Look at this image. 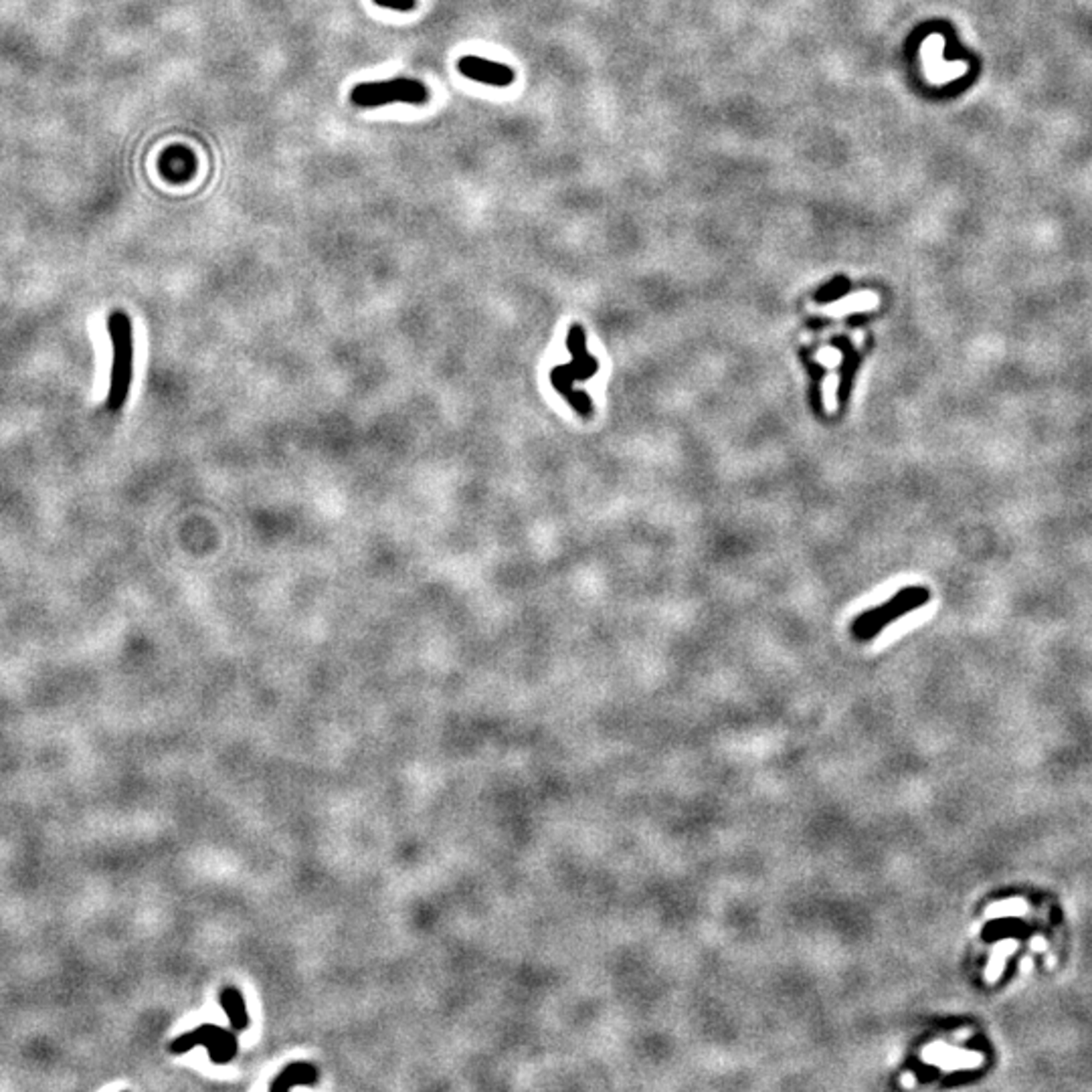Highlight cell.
Here are the masks:
<instances>
[{
    "mask_svg": "<svg viewBox=\"0 0 1092 1092\" xmlns=\"http://www.w3.org/2000/svg\"><path fill=\"white\" fill-rule=\"evenodd\" d=\"M108 334L114 348L112 373H109L108 409L118 413L125 405L134 376V332L132 320L124 310H114L108 316Z\"/></svg>",
    "mask_w": 1092,
    "mask_h": 1092,
    "instance_id": "cell-1",
    "label": "cell"
},
{
    "mask_svg": "<svg viewBox=\"0 0 1092 1092\" xmlns=\"http://www.w3.org/2000/svg\"><path fill=\"white\" fill-rule=\"evenodd\" d=\"M430 99V91L421 81L396 77L389 81L358 83L350 91V102L358 108H380L389 103H413L419 106Z\"/></svg>",
    "mask_w": 1092,
    "mask_h": 1092,
    "instance_id": "cell-2",
    "label": "cell"
},
{
    "mask_svg": "<svg viewBox=\"0 0 1092 1092\" xmlns=\"http://www.w3.org/2000/svg\"><path fill=\"white\" fill-rule=\"evenodd\" d=\"M931 599V593H928L927 587H905L901 589L895 597L886 603H882L880 607L866 611L864 615H860L854 624V634L860 637V640H870L876 634H880L886 625H890L892 621L902 618V615L911 613V611L918 609L921 605L927 603Z\"/></svg>",
    "mask_w": 1092,
    "mask_h": 1092,
    "instance_id": "cell-3",
    "label": "cell"
},
{
    "mask_svg": "<svg viewBox=\"0 0 1092 1092\" xmlns=\"http://www.w3.org/2000/svg\"><path fill=\"white\" fill-rule=\"evenodd\" d=\"M457 69L462 75H466L468 80L485 83V86L508 87L516 80V73L512 67L504 65V63L484 59V57H478V55L462 57V59L457 61Z\"/></svg>",
    "mask_w": 1092,
    "mask_h": 1092,
    "instance_id": "cell-4",
    "label": "cell"
},
{
    "mask_svg": "<svg viewBox=\"0 0 1092 1092\" xmlns=\"http://www.w3.org/2000/svg\"><path fill=\"white\" fill-rule=\"evenodd\" d=\"M551 383L558 393L564 396V401H567V403L579 413V415L585 417V419L591 417L593 413L591 399H589V395L585 393V391H577L573 386L577 380H574L571 370H568V364H561V367H555L551 370Z\"/></svg>",
    "mask_w": 1092,
    "mask_h": 1092,
    "instance_id": "cell-5",
    "label": "cell"
},
{
    "mask_svg": "<svg viewBox=\"0 0 1092 1092\" xmlns=\"http://www.w3.org/2000/svg\"><path fill=\"white\" fill-rule=\"evenodd\" d=\"M160 170L164 175L166 180L170 182H185L195 175L197 170V160L195 156L188 148H182V146H175V148H169L162 156L160 160Z\"/></svg>",
    "mask_w": 1092,
    "mask_h": 1092,
    "instance_id": "cell-6",
    "label": "cell"
},
{
    "mask_svg": "<svg viewBox=\"0 0 1092 1092\" xmlns=\"http://www.w3.org/2000/svg\"><path fill=\"white\" fill-rule=\"evenodd\" d=\"M832 344L835 348L842 352V367H840V391H838V399L840 405L848 403V396L851 391V380H854L856 373H858L860 367V354L858 350L854 348L848 338H834Z\"/></svg>",
    "mask_w": 1092,
    "mask_h": 1092,
    "instance_id": "cell-7",
    "label": "cell"
},
{
    "mask_svg": "<svg viewBox=\"0 0 1092 1092\" xmlns=\"http://www.w3.org/2000/svg\"><path fill=\"white\" fill-rule=\"evenodd\" d=\"M316 1080H318L316 1066L310 1064V1062H296V1064L287 1066L284 1073H281L278 1078L274 1080V1084H271V1090L284 1092V1090H290L291 1086H297V1084H313Z\"/></svg>",
    "mask_w": 1092,
    "mask_h": 1092,
    "instance_id": "cell-8",
    "label": "cell"
},
{
    "mask_svg": "<svg viewBox=\"0 0 1092 1092\" xmlns=\"http://www.w3.org/2000/svg\"><path fill=\"white\" fill-rule=\"evenodd\" d=\"M221 1006L223 1010L227 1012L229 1020H231V1026L235 1030H245L249 1026V1017H247V1007H245V1001L241 994H239L235 987H227V989L221 991Z\"/></svg>",
    "mask_w": 1092,
    "mask_h": 1092,
    "instance_id": "cell-9",
    "label": "cell"
},
{
    "mask_svg": "<svg viewBox=\"0 0 1092 1092\" xmlns=\"http://www.w3.org/2000/svg\"><path fill=\"white\" fill-rule=\"evenodd\" d=\"M205 1046L208 1048V1056L217 1064L229 1062L237 1054V1039H235L233 1034H227L219 1026Z\"/></svg>",
    "mask_w": 1092,
    "mask_h": 1092,
    "instance_id": "cell-10",
    "label": "cell"
},
{
    "mask_svg": "<svg viewBox=\"0 0 1092 1092\" xmlns=\"http://www.w3.org/2000/svg\"><path fill=\"white\" fill-rule=\"evenodd\" d=\"M937 1054H934V1062H939L943 1068L953 1070V1068H975V1066L981 1064L984 1056L977 1052H963V1050H949L943 1046H937Z\"/></svg>",
    "mask_w": 1092,
    "mask_h": 1092,
    "instance_id": "cell-11",
    "label": "cell"
},
{
    "mask_svg": "<svg viewBox=\"0 0 1092 1092\" xmlns=\"http://www.w3.org/2000/svg\"><path fill=\"white\" fill-rule=\"evenodd\" d=\"M1016 949H1017V940H1013V939L1000 940V943H995L994 951H991V959H989V963H987V969H985V981H987V984H995V981L1000 979V975L1003 973V969H1006L1007 957L1016 953Z\"/></svg>",
    "mask_w": 1092,
    "mask_h": 1092,
    "instance_id": "cell-12",
    "label": "cell"
},
{
    "mask_svg": "<svg viewBox=\"0 0 1092 1092\" xmlns=\"http://www.w3.org/2000/svg\"><path fill=\"white\" fill-rule=\"evenodd\" d=\"M568 370H571V374L574 376L577 383H583V380H589L595 373H597L599 363L589 352H579V354H573V360L568 363Z\"/></svg>",
    "mask_w": 1092,
    "mask_h": 1092,
    "instance_id": "cell-13",
    "label": "cell"
},
{
    "mask_svg": "<svg viewBox=\"0 0 1092 1092\" xmlns=\"http://www.w3.org/2000/svg\"><path fill=\"white\" fill-rule=\"evenodd\" d=\"M1028 911H1030V905L1020 896H1013L1010 901L1003 902H995L994 906L987 908V917L989 918H1001V917H1023Z\"/></svg>",
    "mask_w": 1092,
    "mask_h": 1092,
    "instance_id": "cell-14",
    "label": "cell"
},
{
    "mask_svg": "<svg viewBox=\"0 0 1092 1092\" xmlns=\"http://www.w3.org/2000/svg\"><path fill=\"white\" fill-rule=\"evenodd\" d=\"M801 358H803V363H806V369H807V373H809V379H812V399H813V407H815V411H822V405H819V401H822V380H823V376H825V369H823V367H819V364L815 363V360H813L812 357L807 358V352H806V350H803V352H801Z\"/></svg>",
    "mask_w": 1092,
    "mask_h": 1092,
    "instance_id": "cell-15",
    "label": "cell"
},
{
    "mask_svg": "<svg viewBox=\"0 0 1092 1092\" xmlns=\"http://www.w3.org/2000/svg\"><path fill=\"white\" fill-rule=\"evenodd\" d=\"M845 290H848V281H835V284L825 287L822 294L818 296V302L819 304H823V302H834L835 297L845 294Z\"/></svg>",
    "mask_w": 1092,
    "mask_h": 1092,
    "instance_id": "cell-16",
    "label": "cell"
},
{
    "mask_svg": "<svg viewBox=\"0 0 1092 1092\" xmlns=\"http://www.w3.org/2000/svg\"><path fill=\"white\" fill-rule=\"evenodd\" d=\"M374 3L379 4V7L399 10V13H407V10L415 8L417 0H374Z\"/></svg>",
    "mask_w": 1092,
    "mask_h": 1092,
    "instance_id": "cell-17",
    "label": "cell"
},
{
    "mask_svg": "<svg viewBox=\"0 0 1092 1092\" xmlns=\"http://www.w3.org/2000/svg\"><path fill=\"white\" fill-rule=\"evenodd\" d=\"M1030 947H1032V951H1038V953H1042V951H1046L1048 943H1046V939H1044V937H1034L1030 940Z\"/></svg>",
    "mask_w": 1092,
    "mask_h": 1092,
    "instance_id": "cell-18",
    "label": "cell"
},
{
    "mask_svg": "<svg viewBox=\"0 0 1092 1092\" xmlns=\"http://www.w3.org/2000/svg\"><path fill=\"white\" fill-rule=\"evenodd\" d=\"M1030 969H1032V959H1030V957H1026V959L1022 961V971H1023V973H1028V971H1030Z\"/></svg>",
    "mask_w": 1092,
    "mask_h": 1092,
    "instance_id": "cell-19",
    "label": "cell"
},
{
    "mask_svg": "<svg viewBox=\"0 0 1092 1092\" xmlns=\"http://www.w3.org/2000/svg\"><path fill=\"white\" fill-rule=\"evenodd\" d=\"M1054 965H1056V959H1054V957H1048V959H1046V967H1048V969H1052Z\"/></svg>",
    "mask_w": 1092,
    "mask_h": 1092,
    "instance_id": "cell-20",
    "label": "cell"
}]
</instances>
